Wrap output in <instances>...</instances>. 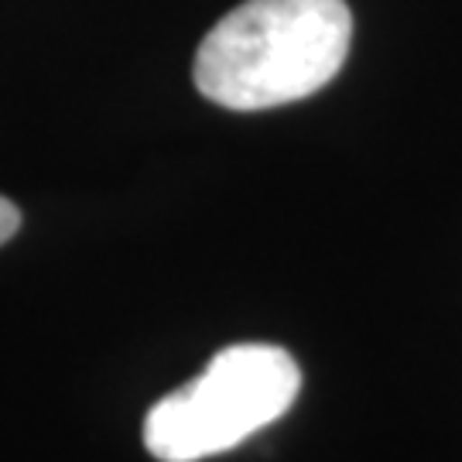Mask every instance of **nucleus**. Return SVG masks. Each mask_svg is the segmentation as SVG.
Here are the masks:
<instances>
[{
  "instance_id": "1",
  "label": "nucleus",
  "mask_w": 462,
  "mask_h": 462,
  "mask_svg": "<svg viewBox=\"0 0 462 462\" xmlns=\"http://www.w3.org/2000/svg\"><path fill=\"white\" fill-rule=\"evenodd\" d=\"M353 38L346 0H244L196 51L199 93L226 110H271L319 93Z\"/></svg>"
},
{
  "instance_id": "2",
  "label": "nucleus",
  "mask_w": 462,
  "mask_h": 462,
  "mask_svg": "<svg viewBox=\"0 0 462 462\" xmlns=\"http://www.w3.org/2000/svg\"><path fill=\"white\" fill-rule=\"evenodd\" d=\"M301 370L267 343L219 349L206 370L165 394L144 418V448L158 462H199L230 452L295 404Z\"/></svg>"
},
{
  "instance_id": "3",
  "label": "nucleus",
  "mask_w": 462,
  "mask_h": 462,
  "mask_svg": "<svg viewBox=\"0 0 462 462\" xmlns=\"http://www.w3.org/2000/svg\"><path fill=\"white\" fill-rule=\"evenodd\" d=\"M21 230V209L7 196H0V247Z\"/></svg>"
}]
</instances>
